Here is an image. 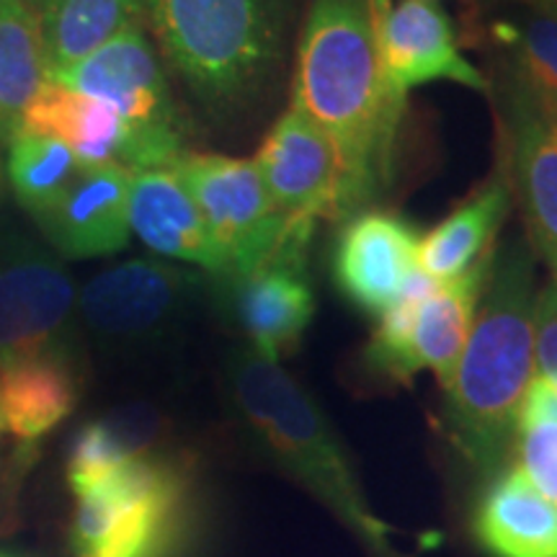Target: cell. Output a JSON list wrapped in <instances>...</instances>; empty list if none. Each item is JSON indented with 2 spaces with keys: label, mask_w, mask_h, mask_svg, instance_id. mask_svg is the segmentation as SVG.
Masks as SVG:
<instances>
[{
  "label": "cell",
  "mask_w": 557,
  "mask_h": 557,
  "mask_svg": "<svg viewBox=\"0 0 557 557\" xmlns=\"http://www.w3.org/2000/svg\"><path fill=\"white\" fill-rule=\"evenodd\" d=\"M472 527L493 557H557V504L513 465L491 480Z\"/></svg>",
  "instance_id": "obj_21"
},
{
  "label": "cell",
  "mask_w": 557,
  "mask_h": 557,
  "mask_svg": "<svg viewBox=\"0 0 557 557\" xmlns=\"http://www.w3.org/2000/svg\"><path fill=\"white\" fill-rule=\"evenodd\" d=\"M197 287V271L132 259L90 278L78 292V312L88 331L109 344H139L169 329Z\"/></svg>",
  "instance_id": "obj_10"
},
{
  "label": "cell",
  "mask_w": 557,
  "mask_h": 557,
  "mask_svg": "<svg viewBox=\"0 0 557 557\" xmlns=\"http://www.w3.org/2000/svg\"><path fill=\"white\" fill-rule=\"evenodd\" d=\"M29 3H32V5H37V9L41 11V9H45V3H47V0H29Z\"/></svg>",
  "instance_id": "obj_31"
},
{
  "label": "cell",
  "mask_w": 557,
  "mask_h": 557,
  "mask_svg": "<svg viewBox=\"0 0 557 557\" xmlns=\"http://www.w3.org/2000/svg\"><path fill=\"white\" fill-rule=\"evenodd\" d=\"M534 374L557 389V287L537 289L534 297Z\"/></svg>",
  "instance_id": "obj_28"
},
{
  "label": "cell",
  "mask_w": 557,
  "mask_h": 557,
  "mask_svg": "<svg viewBox=\"0 0 557 557\" xmlns=\"http://www.w3.org/2000/svg\"><path fill=\"white\" fill-rule=\"evenodd\" d=\"M338 163L341 222L389 189L406 96L382 70L367 0H310L297 41L295 99Z\"/></svg>",
  "instance_id": "obj_1"
},
{
  "label": "cell",
  "mask_w": 557,
  "mask_h": 557,
  "mask_svg": "<svg viewBox=\"0 0 557 557\" xmlns=\"http://www.w3.org/2000/svg\"><path fill=\"white\" fill-rule=\"evenodd\" d=\"M555 287H557V271H555Z\"/></svg>",
  "instance_id": "obj_33"
},
{
  "label": "cell",
  "mask_w": 557,
  "mask_h": 557,
  "mask_svg": "<svg viewBox=\"0 0 557 557\" xmlns=\"http://www.w3.org/2000/svg\"><path fill=\"white\" fill-rule=\"evenodd\" d=\"M483 3L506 5V9H532V11L553 13V16H557V0H483Z\"/></svg>",
  "instance_id": "obj_29"
},
{
  "label": "cell",
  "mask_w": 557,
  "mask_h": 557,
  "mask_svg": "<svg viewBox=\"0 0 557 557\" xmlns=\"http://www.w3.org/2000/svg\"><path fill=\"white\" fill-rule=\"evenodd\" d=\"M173 171L225 253V276L259 269L287 238L292 225L278 212L253 160L189 150Z\"/></svg>",
  "instance_id": "obj_8"
},
{
  "label": "cell",
  "mask_w": 557,
  "mask_h": 557,
  "mask_svg": "<svg viewBox=\"0 0 557 557\" xmlns=\"http://www.w3.org/2000/svg\"><path fill=\"white\" fill-rule=\"evenodd\" d=\"M511 459L542 496L557 504V421L519 423Z\"/></svg>",
  "instance_id": "obj_27"
},
{
  "label": "cell",
  "mask_w": 557,
  "mask_h": 557,
  "mask_svg": "<svg viewBox=\"0 0 557 557\" xmlns=\"http://www.w3.org/2000/svg\"><path fill=\"white\" fill-rule=\"evenodd\" d=\"M534 282L537 256L527 235H517L496 250L455 380L444 389L451 447L487 480L511 462L519 410L534 380Z\"/></svg>",
  "instance_id": "obj_2"
},
{
  "label": "cell",
  "mask_w": 557,
  "mask_h": 557,
  "mask_svg": "<svg viewBox=\"0 0 557 557\" xmlns=\"http://www.w3.org/2000/svg\"><path fill=\"white\" fill-rule=\"evenodd\" d=\"M253 163L289 225L341 222L336 152L297 103H289L274 122Z\"/></svg>",
  "instance_id": "obj_12"
},
{
  "label": "cell",
  "mask_w": 557,
  "mask_h": 557,
  "mask_svg": "<svg viewBox=\"0 0 557 557\" xmlns=\"http://www.w3.org/2000/svg\"><path fill=\"white\" fill-rule=\"evenodd\" d=\"M129 227L158 256L227 274L225 253L173 169L132 171Z\"/></svg>",
  "instance_id": "obj_16"
},
{
  "label": "cell",
  "mask_w": 557,
  "mask_h": 557,
  "mask_svg": "<svg viewBox=\"0 0 557 557\" xmlns=\"http://www.w3.org/2000/svg\"><path fill=\"white\" fill-rule=\"evenodd\" d=\"M139 24H145L143 0H47L41 26L50 73L86 60Z\"/></svg>",
  "instance_id": "obj_24"
},
{
  "label": "cell",
  "mask_w": 557,
  "mask_h": 557,
  "mask_svg": "<svg viewBox=\"0 0 557 557\" xmlns=\"http://www.w3.org/2000/svg\"><path fill=\"white\" fill-rule=\"evenodd\" d=\"M132 171L120 163L83 165L78 178L37 214V225L62 259H101L129 246Z\"/></svg>",
  "instance_id": "obj_15"
},
{
  "label": "cell",
  "mask_w": 557,
  "mask_h": 557,
  "mask_svg": "<svg viewBox=\"0 0 557 557\" xmlns=\"http://www.w3.org/2000/svg\"><path fill=\"white\" fill-rule=\"evenodd\" d=\"M421 235L408 220L364 209L346 220L333 250V282L348 302L369 315L393 308L421 271Z\"/></svg>",
  "instance_id": "obj_13"
},
{
  "label": "cell",
  "mask_w": 557,
  "mask_h": 557,
  "mask_svg": "<svg viewBox=\"0 0 557 557\" xmlns=\"http://www.w3.org/2000/svg\"><path fill=\"white\" fill-rule=\"evenodd\" d=\"M109 103L132 129L129 171L173 169L189 152L165 62L145 24L132 26L101 50L50 78Z\"/></svg>",
  "instance_id": "obj_6"
},
{
  "label": "cell",
  "mask_w": 557,
  "mask_h": 557,
  "mask_svg": "<svg viewBox=\"0 0 557 557\" xmlns=\"http://www.w3.org/2000/svg\"><path fill=\"white\" fill-rule=\"evenodd\" d=\"M513 194L506 165L436 227L421 235L418 267L436 284H449L496 250L500 227L511 212Z\"/></svg>",
  "instance_id": "obj_20"
},
{
  "label": "cell",
  "mask_w": 557,
  "mask_h": 557,
  "mask_svg": "<svg viewBox=\"0 0 557 557\" xmlns=\"http://www.w3.org/2000/svg\"><path fill=\"white\" fill-rule=\"evenodd\" d=\"M312 235V222H297L267 263L248 274L222 276L230 315L246 336V346L271 361L295 354L315 318V289L308 269Z\"/></svg>",
  "instance_id": "obj_9"
},
{
  "label": "cell",
  "mask_w": 557,
  "mask_h": 557,
  "mask_svg": "<svg viewBox=\"0 0 557 557\" xmlns=\"http://www.w3.org/2000/svg\"><path fill=\"white\" fill-rule=\"evenodd\" d=\"M81 398V382L67 348L0 367V423L21 444L52 434Z\"/></svg>",
  "instance_id": "obj_19"
},
{
  "label": "cell",
  "mask_w": 557,
  "mask_h": 557,
  "mask_svg": "<svg viewBox=\"0 0 557 557\" xmlns=\"http://www.w3.org/2000/svg\"><path fill=\"white\" fill-rule=\"evenodd\" d=\"M380 58L387 83L398 94L436 81L487 90V78L465 58L455 26L436 0H400L377 26Z\"/></svg>",
  "instance_id": "obj_14"
},
{
  "label": "cell",
  "mask_w": 557,
  "mask_h": 557,
  "mask_svg": "<svg viewBox=\"0 0 557 557\" xmlns=\"http://www.w3.org/2000/svg\"><path fill=\"white\" fill-rule=\"evenodd\" d=\"M160 434H163V426L150 408H122L96 418L86 423L70 444L65 462L67 485L78 487L116 465L150 455L156 451Z\"/></svg>",
  "instance_id": "obj_25"
},
{
  "label": "cell",
  "mask_w": 557,
  "mask_h": 557,
  "mask_svg": "<svg viewBox=\"0 0 557 557\" xmlns=\"http://www.w3.org/2000/svg\"><path fill=\"white\" fill-rule=\"evenodd\" d=\"M78 292L65 267L34 246L0 256V367L67 348Z\"/></svg>",
  "instance_id": "obj_11"
},
{
  "label": "cell",
  "mask_w": 557,
  "mask_h": 557,
  "mask_svg": "<svg viewBox=\"0 0 557 557\" xmlns=\"http://www.w3.org/2000/svg\"><path fill=\"white\" fill-rule=\"evenodd\" d=\"M73 557H176L191 527L186 459L150 451L70 487Z\"/></svg>",
  "instance_id": "obj_5"
},
{
  "label": "cell",
  "mask_w": 557,
  "mask_h": 557,
  "mask_svg": "<svg viewBox=\"0 0 557 557\" xmlns=\"http://www.w3.org/2000/svg\"><path fill=\"white\" fill-rule=\"evenodd\" d=\"M0 557H11V555H3V553H0Z\"/></svg>",
  "instance_id": "obj_34"
},
{
  "label": "cell",
  "mask_w": 557,
  "mask_h": 557,
  "mask_svg": "<svg viewBox=\"0 0 557 557\" xmlns=\"http://www.w3.org/2000/svg\"><path fill=\"white\" fill-rule=\"evenodd\" d=\"M0 451H3V423H0Z\"/></svg>",
  "instance_id": "obj_32"
},
{
  "label": "cell",
  "mask_w": 557,
  "mask_h": 557,
  "mask_svg": "<svg viewBox=\"0 0 557 557\" xmlns=\"http://www.w3.org/2000/svg\"><path fill=\"white\" fill-rule=\"evenodd\" d=\"M508 127L506 173L524 214L534 256L557 271V124L504 103Z\"/></svg>",
  "instance_id": "obj_17"
},
{
  "label": "cell",
  "mask_w": 557,
  "mask_h": 557,
  "mask_svg": "<svg viewBox=\"0 0 557 557\" xmlns=\"http://www.w3.org/2000/svg\"><path fill=\"white\" fill-rule=\"evenodd\" d=\"M5 173L18 205L37 218L70 189L83 163L60 139L21 127L5 145Z\"/></svg>",
  "instance_id": "obj_26"
},
{
  "label": "cell",
  "mask_w": 557,
  "mask_h": 557,
  "mask_svg": "<svg viewBox=\"0 0 557 557\" xmlns=\"http://www.w3.org/2000/svg\"><path fill=\"white\" fill-rule=\"evenodd\" d=\"M21 127L65 143L83 165L120 163L129 169L132 129L109 103L83 96L78 90L47 81Z\"/></svg>",
  "instance_id": "obj_22"
},
{
  "label": "cell",
  "mask_w": 557,
  "mask_h": 557,
  "mask_svg": "<svg viewBox=\"0 0 557 557\" xmlns=\"http://www.w3.org/2000/svg\"><path fill=\"white\" fill-rule=\"evenodd\" d=\"M50 78L41 11L29 0H0V148L21 129L24 111Z\"/></svg>",
  "instance_id": "obj_23"
},
{
  "label": "cell",
  "mask_w": 557,
  "mask_h": 557,
  "mask_svg": "<svg viewBox=\"0 0 557 557\" xmlns=\"http://www.w3.org/2000/svg\"><path fill=\"white\" fill-rule=\"evenodd\" d=\"M504 103H513L557 124V16L532 9H508L491 24Z\"/></svg>",
  "instance_id": "obj_18"
},
{
  "label": "cell",
  "mask_w": 557,
  "mask_h": 557,
  "mask_svg": "<svg viewBox=\"0 0 557 557\" xmlns=\"http://www.w3.org/2000/svg\"><path fill=\"white\" fill-rule=\"evenodd\" d=\"M227 389L243 426L271 462L329 506L369 555L406 557L393 545V529L369 508L329 416L287 369L238 346L227 359Z\"/></svg>",
  "instance_id": "obj_4"
},
{
  "label": "cell",
  "mask_w": 557,
  "mask_h": 557,
  "mask_svg": "<svg viewBox=\"0 0 557 557\" xmlns=\"http://www.w3.org/2000/svg\"><path fill=\"white\" fill-rule=\"evenodd\" d=\"M165 67L214 122H238L282 78L297 0H143Z\"/></svg>",
  "instance_id": "obj_3"
},
{
  "label": "cell",
  "mask_w": 557,
  "mask_h": 557,
  "mask_svg": "<svg viewBox=\"0 0 557 557\" xmlns=\"http://www.w3.org/2000/svg\"><path fill=\"white\" fill-rule=\"evenodd\" d=\"M367 3H369V11H372V16H374V24L380 26V21L385 18L389 5H393V0H367Z\"/></svg>",
  "instance_id": "obj_30"
},
{
  "label": "cell",
  "mask_w": 557,
  "mask_h": 557,
  "mask_svg": "<svg viewBox=\"0 0 557 557\" xmlns=\"http://www.w3.org/2000/svg\"><path fill=\"white\" fill-rule=\"evenodd\" d=\"M496 250L449 284H436L418 271L398 302L380 315L364 348L367 367L393 382L431 372L447 389L483 302Z\"/></svg>",
  "instance_id": "obj_7"
}]
</instances>
